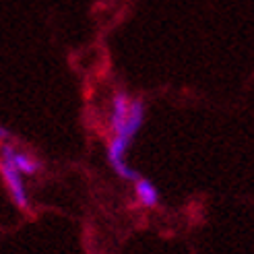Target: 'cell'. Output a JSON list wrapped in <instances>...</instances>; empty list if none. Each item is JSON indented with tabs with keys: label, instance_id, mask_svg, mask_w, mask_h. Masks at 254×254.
<instances>
[{
	"label": "cell",
	"instance_id": "obj_1",
	"mask_svg": "<svg viewBox=\"0 0 254 254\" xmlns=\"http://www.w3.org/2000/svg\"><path fill=\"white\" fill-rule=\"evenodd\" d=\"M12 153H15V147L8 141L0 145V176H2V180H4V186L8 188L12 202H15L19 209H29V194H27V188H25L23 176L10 161Z\"/></svg>",
	"mask_w": 254,
	"mask_h": 254
},
{
	"label": "cell",
	"instance_id": "obj_2",
	"mask_svg": "<svg viewBox=\"0 0 254 254\" xmlns=\"http://www.w3.org/2000/svg\"><path fill=\"white\" fill-rule=\"evenodd\" d=\"M130 101L132 97L124 91V89H116L112 95L110 101V130L116 132L120 126L124 124V120L128 118V112H130Z\"/></svg>",
	"mask_w": 254,
	"mask_h": 254
},
{
	"label": "cell",
	"instance_id": "obj_3",
	"mask_svg": "<svg viewBox=\"0 0 254 254\" xmlns=\"http://www.w3.org/2000/svg\"><path fill=\"white\" fill-rule=\"evenodd\" d=\"M132 184H134V200H136L138 207H143V209H155L159 202H161L159 188L153 182H151V180H147V178H143V176H138Z\"/></svg>",
	"mask_w": 254,
	"mask_h": 254
},
{
	"label": "cell",
	"instance_id": "obj_4",
	"mask_svg": "<svg viewBox=\"0 0 254 254\" xmlns=\"http://www.w3.org/2000/svg\"><path fill=\"white\" fill-rule=\"evenodd\" d=\"M10 161H12V166L19 170L21 176H35L37 172L42 170V163L37 161L33 155L23 153V151H19V149H15V153H12Z\"/></svg>",
	"mask_w": 254,
	"mask_h": 254
},
{
	"label": "cell",
	"instance_id": "obj_5",
	"mask_svg": "<svg viewBox=\"0 0 254 254\" xmlns=\"http://www.w3.org/2000/svg\"><path fill=\"white\" fill-rule=\"evenodd\" d=\"M8 136H10V132L4 128V126H0V143H6Z\"/></svg>",
	"mask_w": 254,
	"mask_h": 254
}]
</instances>
